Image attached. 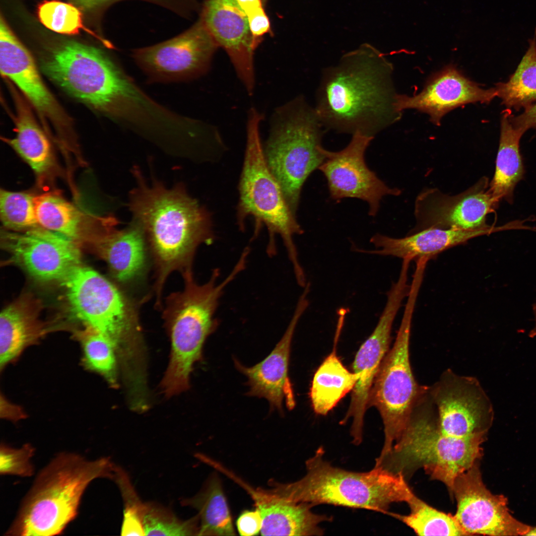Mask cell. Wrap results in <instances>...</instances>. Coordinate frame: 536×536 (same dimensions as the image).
<instances>
[{
    "mask_svg": "<svg viewBox=\"0 0 536 536\" xmlns=\"http://www.w3.org/2000/svg\"><path fill=\"white\" fill-rule=\"evenodd\" d=\"M393 65L364 44L325 68L318 87L316 113L327 129L374 137L401 115L395 106Z\"/></svg>",
    "mask_w": 536,
    "mask_h": 536,
    "instance_id": "1",
    "label": "cell"
},
{
    "mask_svg": "<svg viewBox=\"0 0 536 536\" xmlns=\"http://www.w3.org/2000/svg\"><path fill=\"white\" fill-rule=\"evenodd\" d=\"M133 174L137 183L131 192L129 206L153 257L155 305L159 308L169 275L192 270L198 247L213 241L212 223L208 212L189 196L182 184L167 189L156 180L146 183L138 168Z\"/></svg>",
    "mask_w": 536,
    "mask_h": 536,
    "instance_id": "2",
    "label": "cell"
},
{
    "mask_svg": "<svg viewBox=\"0 0 536 536\" xmlns=\"http://www.w3.org/2000/svg\"><path fill=\"white\" fill-rule=\"evenodd\" d=\"M42 68L72 96L128 126L141 121L150 107V98L95 47L64 41L44 60Z\"/></svg>",
    "mask_w": 536,
    "mask_h": 536,
    "instance_id": "3",
    "label": "cell"
},
{
    "mask_svg": "<svg viewBox=\"0 0 536 536\" xmlns=\"http://www.w3.org/2000/svg\"><path fill=\"white\" fill-rule=\"evenodd\" d=\"M116 467L109 457L91 460L75 453L56 454L37 474L5 535H61L77 517L90 483L113 479Z\"/></svg>",
    "mask_w": 536,
    "mask_h": 536,
    "instance_id": "4",
    "label": "cell"
},
{
    "mask_svg": "<svg viewBox=\"0 0 536 536\" xmlns=\"http://www.w3.org/2000/svg\"><path fill=\"white\" fill-rule=\"evenodd\" d=\"M241 255L232 270L218 282L220 270H213L203 284L195 280L193 270L182 273L183 290L170 294L163 307V319L171 341L170 360L160 387L170 397L189 388L194 364L202 359L205 341L218 326L215 315L225 288L246 268Z\"/></svg>",
    "mask_w": 536,
    "mask_h": 536,
    "instance_id": "5",
    "label": "cell"
},
{
    "mask_svg": "<svg viewBox=\"0 0 536 536\" xmlns=\"http://www.w3.org/2000/svg\"><path fill=\"white\" fill-rule=\"evenodd\" d=\"M319 447L306 461V473L291 483L270 479L266 491L276 497L313 506L321 504L386 512L394 503L405 502L411 489L402 473L381 467L367 472L351 471L332 466Z\"/></svg>",
    "mask_w": 536,
    "mask_h": 536,
    "instance_id": "6",
    "label": "cell"
},
{
    "mask_svg": "<svg viewBox=\"0 0 536 536\" xmlns=\"http://www.w3.org/2000/svg\"><path fill=\"white\" fill-rule=\"evenodd\" d=\"M486 436L458 438L440 430L429 387L422 394L409 422L391 451L377 458L375 466L403 475L409 469H423L452 493L455 480L482 456Z\"/></svg>",
    "mask_w": 536,
    "mask_h": 536,
    "instance_id": "7",
    "label": "cell"
},
{
    "mask_svg": "<svg viewBox=\"0 0 536 536\" xmlns=\"http://www.w3.org/2000/svg\"><path fill=\"white\" fill-rule=\"evenodd\" d=\"M61 282L73 314L114 343L122 371L142 369L146 350L136 309L129 299L101 274L81 265Z\"/></svg>",
    "mask_w": 536,
    "mask_h": 536,
    "instance_id": "8",
    "label": "cell"
},
{
    "mask_svg": "<svg viewBox=\"0 0 536 536\" xmlns=\"http://www.w3.org/2000/svg\"><path fill=\"white\" fill-rule=\"evenodd\" d=\"M262 119V115L255 109L250 110L244 161L239 185L238 222L243 228L245 219L249 216L253 217L257 224V233L260 224L266 225L269 234L267 252L270 256L275 254L274 238L276 235H279L295 276L301 277L305 272L299 260L293 237L302 234L303 230L267 165L259 134Z\"/></svg>",
    "mask_w": 536,
    "mask_h": 536,
    "instance_id": "9",
    "label": "cell"
},
{
    "mask_svg": "<svg viewBox=\"0 0 536 536\" xmlns=\"http://www.w3.org/2000/svg\"><path fill=\"white\" fill-rule=\"evenodd\" d=\"M272 123L264 148L265 159L296 215L304 183L325 158L324 127L302 96L279 108Z\"/></svg>",
    "mask_w": 536,
    "mask_h": 536,
    "instance_id": "10",
    "label": "cell"
},
{
    "mask_svg": "<svg viewBox=\"0 0 536 536\" xmlns=\"http://www.w3.org/2000/svg\"><path fill=\"white\" fill-rule=\"evenodd\" d=\"M417 294L409 293L393 346L383 359L369 394L368 407L379 412L384 443L379 458L388 455L406 428L426 386L419 385L411 367L409 342Z\"/></svg>",
    "mask_w": 536,
    "mask_h": 536,
    "instance_id": "11",
    "label": "cell"
},
{
    "mask_svg": "<svg viewBox=\"0 0 536 536\" xmlns=\"http://www.w3.org/2000/svg\"><path fill=\"white\" fill-rule=\"evenodd\" d=\"M218 47L200 17L174 37L134 49L132 57L151 82L187 81L209 69Z\"/></svg>",
    "mask_w": 536,
    "mask_h": 536,
    "instance_id": "12",
    "label": "cell"
},
{
    "mask_svg": "<svg viewBox=\"0 0 536 536\" xmlns=\"http://www.w3.org/2000/svg\"><path fill=\"white\" fill-rule=\"evenodd\" d=\"M429 392L441 432L465 438L486 436L492 425V403L477 378L462 376L448 369Z\"/></svg>",
    "mask_w": 536,
    "mask_h": 536,
    "instance_id": "13",
    "label": "cell"
},
{
    "mask_svg": "<svg viewBox=\"0 0 536 536\" xmlns=\"http://www.w3.org/2000/svg\"><path fill=\"white\" fill-rule=\"evenodd\" d=\"M488 179L483 177L473 186L451 196L437 188L422 191L414 204L416 225L409 234L428 228L458 230H494L486 224L487 215L498 201L489 190Z\"/></svg>",
    "mask_w": 536,
    "mask_h": 536,
    "instance_id": "14",
    "label": "cell"
},
{
    "mask_svg": "<svg viewBox=\"0 0 536 536\" xmlns=\"http://www.w3.org/2000/svg\"><path fill=\"white\" fill-rule=\"evenodd\" d=\"M0 245L11 262L41 282H62L80 265V245L40 226L23 232L1 230Z\"/></svg>",
    "mask_w": 536,
    "mask_h": 536,
    "instance_id": "15",
    "label": "cell"
},
{
    "mask_svg": "<svg viewBox=\"0 0 536 536\" xmlns=\"http://www.w3.org/2000/svg\"><path fill=\"white\" fill-rule=\"evenodd\" d=\"M352 135L349 143L339 151L323 148L325 158L318 169L326 179L331 199L362 200L368 205L369 215L375 216L384 197L399 196L401 191L389 187L368 167L365 154L374 137L359 132Z\"/></svg>",
    "mask_w": 536,
    "mask_h": 536,
    "instance_id": "16",
    "label": "cell"
},
{
    "mask_svg": "<svg viewBox=\"0 0 536 536\" xmlns=\"http://www.w3.org/2000/svg\"><path fill=\"white\" fill-rule=\"evenodd\" d=\"M454 515L467 536H525L531 527L510 513L506 498L492 493L484 484L478 461L455 480Z\"/></svg>",
    "mask_w": 536,
    "mask_h": 536,
    "instance_id": "17",
    "label": "cell"
},
{
    "mask_svg": "<svg viewBox=\"0 0 536 536\" xmlns=\"http://www.w3.org/2000/svg\"><path fill=\"white\" fill-rule=\"evenodd\" d=\"M387 296L385 306L376 326L355 355L352 369L359 379L351 392L345 415L340 422L343 424L349 419L352 420L350 434L356 445L362 441L369 394L380 365L390 349L393 325L404 299L403 295L397 291H389Z\"/></svg>",
    "mask_w": 536,
    "mask_h": 536,
    "instance_id": "18",
    "label": "cell"
},
{
    "mask_svg": "<svg viewBox=\"0 0 536 536\" xmlns=\"http://www.w3.org/2000/svg\"><path fill=\"white\" fill-rule=\"evenodd\" d=\"M199 17L218 46L228 55L237 74L251 94L255 85L254 52L257 45L247 16L237 0H203Z\"/></svg>",
    "mask_w": 536,
    "mask_h": 536,
    "instance_id": "19",
    "label": "cell"
},
{
    "mask_svg": "<svg viewBox=\"0 0 536 536\" xmlns=\"http://www.w3.org/2000/svg\"><path fill=\"white\" fill-rule=\"evenodd\" d=\"M310 285H306L300 296L292 317L280 340L270 354L263 361L250 367H246L234 359L236 368L248 378L249 391L247 395L265 398L271 410L283 413L285 400L288 407L295 405L294 397L288 376L292 338L297 325L308 308Z\"/></svg>",
    "mask_w": 536,
    "mask_h": 536,
    "instance_id": "20",
    "label": "cell"
},
{
    "mask_svg": "<svg viewBox=\"0 0 536 536\" xmlns=\"http://www.w3.org/2000/svg\"><path fill=\"white\" fill-rule=\"evenodd\" d=\"M495 97V87L484 89L450 65L432 76L418 94L398 95L395 106L401 112L414 109L429 115L431 122L440 125L442 117L460 106L476 102L488 103Z\"/></svg>",
    "mask_w": 536,
    "mask_h": 536,
    "instance_id": "21",
    "label": "cell"
},
{
    "mask_svg": "<svg viewBox=\"0 0 536 536\" xmlns=\"http://www.w3.org/2000/svg\"><path fill=\"white\" fill-rule=\"evenodd\" d=\"M118 223L117 220L103 225L84 244L107 263L118 281L127 283L143 272L147 245L142 228L135 221L122 230L116 228Z\"/></svg>",
    "mask_w": 536,
    "mask_h": 536,
    "instance_id": "22",
    "label": "cell"
},
{
    "mask_svg": "<svg viewBox=\"0 0 536 536\" xmlns=\"http://www.w3.org/2000/svg\"><path fill=\"white\" fill-rule=\"evenodd\" d=\"M0 69L1 73L16 85L38 111L48 117L56 116L57 104L43 82L32 57L1 14Z\"/></svg>",
    "mask_w": 536,
    "mask_h": 536,
    "instance_id": "23",
    "label": "cell"
},
{
    "mask_svg": "<svg viewBox=\"0 0 536 536\" xmlns=\"http://www.w3.org/2000/svg\"><path fill=\"white\" fill-rule=\"evenodd\" d=\"M250 493L263 520V536H321L320 525L332 520L331 517L313 513L307 503H296L280 498L263 488L253 489L241 482Z\"/></svg>",
    "mask_w": 536,
    "mask_h": 536,
    "instance_id": "24",
    "label": "cell"
},
{
    "mask_svg": "<svg viewBox=\"0 0 536 536\" xmlns=\"http://www.w3.org/2000/svg\"><path fill=\"white\" fill-rule=\"evenodd\" d=\"M496 231L494 230H458L431 228L396 238L380 234L374 235L370 242L378 249L357 252L381 256H391L415 261L429 260L440 253L468 241Z\"/></svg>",
    "mask_w": 536,
    "mask_h": 536,
    "instance_id": "25",
    "label": "cell"
},
{
    "mask_svg": "<svg viewBox=\"0 0 536 536\" xmlns=\"http://www.w3.org/2000/svg\"><path fill=\"white\" fill-rule=\"evenodd\" d=\"M41 305L23 296L6 307L0 315L1 369L15 361L28 346L36 343L48 329L40 320Z\"/></svg>",
    "mask_w": 536,
    "mask_h": 536,
    "instance_id": "26",
    "label": "cell"
},
{
    "mask_svg": "<svg viewBox=\"0 0 536 536\" xmlns=\"http://www.w3.org/2000/svg\"><path fill=\"white\" fill-rule=\"evenodd\" d=\"M39 225L63 235L80 245L107 220V217H90L59 195L48 193L35 196Z\"/></svg>",
    "mask_w": 536,
    "mask_h": 536,
    "instance_id": "27",
    "label": "cell"
},
{
    "mask_svg": "<svg viewBox=\"0 0 536 536\" xmlns=\"http://www.w3.org/2000/svg\"><path fill=\"white\" fill-rule=\"evenodd\" d=\"M512 114L507 109L501 119L495 173L489 185V191L498 202L504 199L509 203L513 201L515 187L524 174L520 141L525 132L513 126L510 119Z\"/></svg>",
    "mask_w": 536,
    "mask_h": 536,
    "instance_id": "28",
    "label": "cell"
},
{
    "mask_svg": "<svg viewBox=\"0 0 536 536\" xmlns=\"http://www.w3.org/2000/svg\"><path fill=\"white\" fill-rule=\"evenodd\" d=\"M337 342L313 376L310 397L314 412L327 415L348 393L352 392L359 376L349 371L336 352Z\"/></svg>",
    "mask_w": 536,
    "mask_h": 536,
    "instance_id": "29",
    "label": "cell"
},
{
    "mask_svg": "<svg viewBox=\"0 0 536 536\" xmlns=\"http://www.w3.org/2000/svg\"><path fill=\"white\" fill-rule=\"evenodd\" d=\"M16 100V136L6 142L41 179L54 166L50 143L26 105Z\"/></svg>",
    "mask_w": 536,
    "mask_h": 536,
    "instance_id": "30",
    "label": "cell"
},
{
    "mask_svg": "<svg viewBox=\"0 0 536 536\" xmlns=\"http://www.w3.org/2000/svg\"><path fill=\"white\" fill-rule=\"evenodd\" d=\"M198 511V536H234L231 516L219 477L213 474L195 496L182 500Z\"/></svg>",
    "mask_w": 536,
    "mask_h": 536,
    "instance_id": "31",
    "label": "cell"
},
{
    "mask_svg": "<svg viewBox=\"0 0 536 536\" xmlns=\"http://www.w3.org/2000/svg\"><path fill=\"white\" fill-rule=\"evenodd\" d=\"M514 73L506 82L495 87L497 97L508 109L519 110L536 101V28L534 36Z\"/></svg>",
    "mask_w": 536,
    "mask_h": 536,
    "instance_id": "32",
    "label": "cell"
},
{
    "mask_svg": "<svg viewBox=\"0 0 536 536\" xmlns=\"http://www.w3.org/2000/svg\"><path fill=\"white\" fill-rule=\"evenodd\" d=\"M76 333L85 366L102 376L113 388L119 386V365L115 345L108 336L88 325Z\"/></svg>",
    "mask_w": 536,
    "mask_h": 536,
    "instance_id": "33",
    "label": "cell"
},
{
    "mask_svg": "<svg viewBox=\"0 0 536 536\" xmlns=\"http://www.w3.org/2000/svg\"><path fill=\"white\" fill-rule=\"evenodd\" d=\"M406 503V515L391 514L412 529L418 536H467L454 515L440 511L419 499L412 491Z\"/></svg>",
    "mask_w": 536,
    "mask_h": 536,
    "instance_id": "34",
    "label": "cell"
},
{
    "mask_svg": "<svg viewBox=\"0 0 536 536\" xmlns=\"http://www.w3.org/2000/svg\"><path fill=\"white\" fill-rule=\"evenodd\" d=\"M80 10L71 2L46 0L38 5L37 14L40 22L53 31L62 34L75 35L84 30L105 46L112 47L107 40L84 25Z\"/></svg>",
    "mask_w": 536,
    "mask_h": 536,
    "instance_id": "35",
    "label": "cell"
},
{
    "mask_svg": "<svg viewBox=\"0 0 536 536\" xmlns=\"http://www.w3.org/2000/svg\"><path fill=\"white\" fill-rule=\"evenodd\" d=\"M35 196L24 192L0 191V217L4 229L26 231L39 226Z\"/></svg>",
    "mask_w": 536,
    "mask_h": 536,
    "instance_id": "36",
    "label": "cell"
},
{
    "mask_svg": "<svg viewBox=\"0 0 536 536\" xmlns=\"http://www.w3.org/2000/svg\"><path fill=\"white\" fill-rule=\"evenodd\" d=\"M145 536H193L198 535V515L189 520H179L168 509L146 503L143 520Z\"/></svg>",
    "mask_w": 536,
    "mask_h": 536,
    "instance_id": "37",
    "label": "cell"
},
{
    "mask_svg": "<svg viewBox=\"0 0 536 536\" xmlns=\"http://www.w3.org/2000/svg\"><path fill=\"white\" fill-rule=\"evenodd\" d=\"M35 448L30 443L21 447L14 448L1 443L0 447V473L3 475H15L26 477L35 472L32 458Z\"/></svg>",
    "mask_w": 536,
    "mask_h": 536,
    "instance_id": "38",
    "label": "cell"
},
{
    "mask_svg": "<svg viewBox=\"0 0 536 536\" xmlns=\"http://www.w3.org/2000/svg\"><path fill=\"white\" fill-rule=\"evenodd\" d=\"M247 16L251 33L258 46L262 42L263 36L271 32L269 18L263 6L248 13Z\"/></svg>",
    "mask_w": 536,
    "mask_h": 536,
    "instance_id": "39",
    "label": "cell"
},
{
    "mask_svg": "<svg viewBox=\"0 0 536 536\" xmlns=\"http://www.w3.org/2000/svg\"><path fill=\"white\" fill-rule=\"evenodd\" d=\"M263 525L262 516L258 510L243 511L236 521L239 534L243 536L257 535L261 532Z\"/></svg>",
    "mask_w": 536,
    "mask_h": 536,
    "instance_id": "40",
    "label": "cell"
},
{
    "mask_svg": "<svg viewBox=\"0 0 536 536\" xmlns=\"http://www.w3.org/2000/svg\"><path fill=\"white\" fill-rule=\"evenodd\" d=\"M81 10L100 15L110 6L119 1L128 0H69ZM158 5L164 0H137Z\"/></svg>",
    "mask_w": 536,
    "mask_h": 536,
    "instance_id": "41",
    "label": "cell"
},
{
    "mask_svg": "<svg viewBox=\"0 0 536 536\" xmlns=\"http://www.w3.org/2000/svg\"><path fill=\"white\" fill-rule=\"evenodd\" d=\"M510 119L514 127L525 132L530 129H536V103L526 108L519 116H514L512 114Z\"/></svg>",
    "mask_w": 536,
    "mask_h": 536,
    "instance_id": "42",
    "label": "cell"
},
{
    "mask_svg": "<svg viewBox=\"0 0 536 536\" xmlns=\"http://www.w3.org/2000/svg\"><path fill=\"white\" fill-rule=\"evenodd\" d=\"M3 413H1V417L12 421H17L25 417L24 413L19 407L12 404L3 398Z\"/></svg>",
    "mask_w": 536,
    "mask_h": 536,
    "instance_id": "43",
    "label": "cell"
},
{
    "mask_svg": "<svg viewBox=\"0 0 536 536\" xmlns=\"http://www.w3.org/2000/svg\"><path fill=\"white\" fill-rule=\"evenodd\" d=\"M237 1L246 15L251 12L263 6L262 0H237Z\"/></svg>",
    "mask_w": 536,
    "mask_h": 536,
    "instance_id": "44",
    "label": "cell"
},
{
    "mask_svg": "<svg viewBox=\"0 0 536 536\" xmlns=\"http://www.w3.org/2000/svg\"><path fill=\"white\" fill-rule=\"evenodd\" d=\"M533 310L535 318V324L534 327L529 333V335L531 337H534L536 336V302L533 305Z\"/></svg>",
    "mask_w": 536,
    "mask_h": 536,
    "instance_id": "45",
    "label": "cell"
},
{
    "mask_svg": "<svg viewBox=\"0 0 536 536\" xmlns=\"http://www.w3.org/2000/svg\"><path fill=\"white\" fill-rule=\"evenodd\" d=\"M525 536H536V526L531 527Z\"/></svg>",
    "mask_w": 536,
    "mask_h": 536,
    "instance_id": "46",
    "label": "cell"
}]
</instances>
